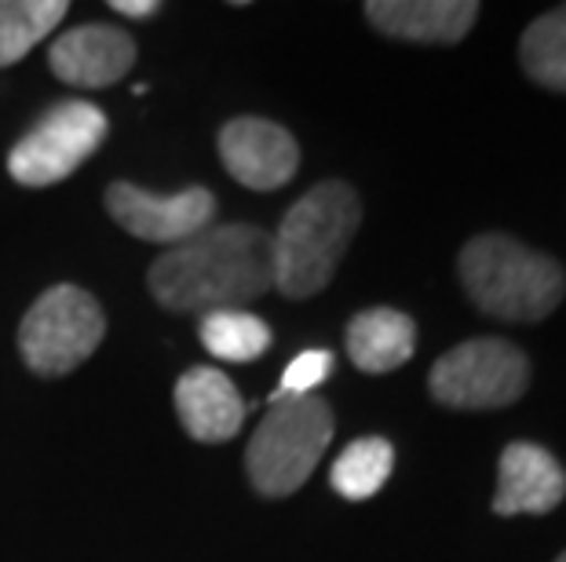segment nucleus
Segmentation results:
<instances>
[{
  "instance_id": "nucleus-1",
  "label": "nucleus",
  "mask_w": 566,
  "mask_h": 562,
  "mask_svg": "<svg viewBox=\"0 0 566 562\" xmlns=\"http://www.w3.org/2000/svg\"><path fill=\"white\" fill-rule=\"evenodd\" d=\"M150 293L176 315L238 310L274 289V245L263 226L220 223L168 248L147 274Z\"/></svg>"
},
{
  "instance_id": "nucleus-2",
  "label": "nucleus",
  "mask_w": 566,
  "mask_h": 562,
  "mask_svg": "<svg viewBox=\"0 0 566 562\" xmlns=\"http://www.w3.org/2000/svg\"><path fill=\"white\" fill-rule=\"evenodd\" d=\"M363 223V201L340 179L311 187L285 212L274 245V289L289 300L318 296L333 282L336 267Z\"/></svg>"
},
{
  "instance_id": "nucleus-3",
  "label": "nucleus",
  "mask_w": 566,
  "mask_h": 562,
  "mask_svg": "<svg viewBox=\"0 0 566 562\" xmlns=\"http://www.w3.org/2000/svg\"><path fill=\"white\" fill-rule=\"evenodd\" d=\"M457 274L468 300L501 321H541L566 296L559 263L509 234L472 237L457 256Z\"/></svg>"
},
{
  "instance_id": "nucleus-4",
  "label": "nucleus",
  "mask_w": 566,
  "mask_h": 562,
  "mask_svg": "<svg viewBox=\"0 0 566 562\" xmlns=\"http://www.w3.org/2000/svg\"><path fill=\"white\" fill-rule=\"evenodd\" d=\"M333 442V410L325 399L304 394V399L271 402L268 416L252 432L245 449L249 483L263 497H289L307 483L318 468L322 453Z\"/></svg>"
},
{
  "instance_id": "nucleus-5",
  "label": "nucleus",
  "mask_w": 566,
  "mask_h": 562,
  "mask_svg": "<svg viewBox=\"0 0 566 562\" xmlns=\"http://www.w3.org/2000/svg\"><path fill=\"white\" fill-rule=\"evenodd\" d=\"M106 337V315L92 293L52 285L19 326V354L38 377H66L95 354Z\"/></svg>"
},
{
  "instance_id": "nucleus-6",
  "label": "nucleus",
  "mask_w": 566,
  "mask_h": 562,
  "mask_svg": "<svg viewBox=\"0 0 566 562\" xmlns=\"http://www.w3.org/2000/svg\"><path fill=\"white\" fill-rule=\"evenodd\" d=\"M530 388V358L512 340L479 337L446 351L428 373V391L450 410H504Z\"/></svg>"
},
{
  "instance_id": "nucleus-7",
  "label": "nucleus",
  "mask_w": 566,
  "mask_h": 562,
  "mask_svg": "<svg viewBox=\"0 0 566 562\" xmlns=\"http://www.w3.org/2000/svg\"><path fill=\"white\" fill-rule=\"evenodd\" d=\"M111 121L99 106L66 99L55 103L52 110L41 114V121L33 125L8 153V172L22 187H52L70 172H77L95 150L103 147Z\"/></svg>"
},
{
  "instance_id": "nucleus-8",
  "label": "nucleus",
  "mask_w": 566,
  "mask_h": 562,
  "mask_svg": "<svg viewBox=\"0 0 566 562\" xmlns=\"http://www.w3.org/2000/svg\"><path fill=\"white\" fill-rule=\"evenodd\" d=\"M106 212L143 242L176 248L195 234L209 231L216 220V198L205 187L154 194V190H143L136 183H111L106 187Z\"/></svg>"
},
{
  "instance_id": "nucleus-9",
  "label": "nucleus",
  "mask_w": 566,
  "mask_h": 562,
  "mask_svg": "<svg viewBox=\"0 0 566 562\" xmlns=\"http://www.w3.org/2000/svg\"><path fill=\"white\" fill-rule=\"evenodd\" d=\"M220 161L249 190H282L300 169V147L268 117H234L220 128Z\"/></svg>"
},
{
  "instance_id": "nucleus-10",
  "label": "nucleus",
  "mask_w": 566,
  "mask_h": 562,
  "mask_svg": "<svg viewBox=\"0 0 566 562\" xmlns=\"http://www.w3.org/2000/svg\"><path fill=\"white\" fill-rule=\"evenodd\" d=\"M132 63H136L132 33L106 26V22L70 30L48 47V66L70 88H111L128 74Z\"/></svg>"
},
{
  "instance_id": "nucleus-11",
  "label": "nucleus",
  "mask_w": 566,
  "mask_h": 562,
  "mask_svg": "<svg viewBox=\"0 0 566 562\" xmlns=\"http://www.w3.org/2000/svg\"><path fill=\"white\" fill-rule=\"evenodd\" d=\"M566 497V471L545 446L512 442L497 460V494L493 516H548Z\"/></svg>"
},
{
  "instance_id": "nucleus-12",
  "label": "nucleus",
  "mask_w": 566,
  "mask_h": 562,
  "mask_svg": "<svg viewBox=\"0 0 566 562\" xmlns=\"http://www.w3.org/2000/svg\"><path fill=\"white\" fill-rule=\"evenodd\" d=\"M363 11L384 38L413 44H457L479 19L475 0H369Z\"/></svg>"
},
{
  "instance_id": "nucleus-13",
  "label": "nucleus",
  "mask_w": 566,
  "mask_h": 562,
  "mask_svg": "<svg viewBox=\"0 0 566 562\" xmlns=\"http://www.w3.org/2000/svg\"><path fill=\"white\" fill-rule=\"evenodd\" d=\"M176 413L198 442H227L242 432L245 402L231 377L212 365H195L176 384Z\"/></svg>"
},
{
  "instance_id": "nucleus-14",
  "label": "nucleus",
  "mask_w": 566,
  "mask_h": 562,
  "mask_svg": "<svg viewBox=\"0 0 566 562\" xmlns=\"http://www.w3.org/2000/svg\"><path fill=\"white\" fill-rule=\"evenodd\" d=\"M417 351L413 318L395 307H369L347 326V358L363 373H391Z\"/></svg>"
},
{
  "instance_id": "nucleus-15",
  "label": "nucleus",
  "mask_w": 566,
  "mask_h": 562,
  "mask_svg": "<svg viewBox=\"0 0 566 562\" xmlns=\"http://www.w3.org/2000/svg\"><path fill=\"white\" fill-rule=\"evenodd\" d=\"M66 11V0H0V70L27 59Z\"/></svg>"
},
{
  "instance_id": "nucleus-16",
  "label": "nucleus",
  "mask_w": 566,
  "mask_h": 562,
  "mask_svg": "<svg viewBox=\"0 0 566 562\" xmlns=\"http://www.w3.org/2000/svg\"><path fill=\"white\" fill-rule=\"evenodd\" d=\"M520 63L534 85L566 92V4L537 15L523 30Z\"/></svg>"
},
{
  "instance_id": "nucleus-17",
  "label": "nucleus",
  "mask_w": 566,
  "mask_h": 562,
  "mask_svg": "<svg viewBox=\"0 0 566 562\" xmlns=\"http://www.w3.org/2000/svg\"><path fill=\"white\" fill-rule=\"evenodd\" d=\"M391 468H395L391 442L380 435H366V438H355L352 446L333 460L329 483L336 494L347 500H369V497H377L384 483L391 478Z\"/></svg>"
},
{
  "instance_id": "nucleus-18",
  "label": "nucleus",
  "mask_w": 566,
  "mask_h": 562,
  "mask_svg": "<svg viewBox=\"0 0 566 562\" xmlns=\"http://www.w3.org/2000/svg\"><path fill=\"white\" fill-rule=\"evenodd\" d=\"M198 337L220 362H256L271 347V326L249 310H216L201 318Z\"/></svg>"
},
{
  "instance_id": "nucleus-19",
  "label": "nucleus",
  "mask_w": 566,
  "mask_h": 562,
  "mask_svg": "<svg viewBox=\"0 0 566 562\" xmlns=\"http://www.w3.org/2000/svg\"><path fill=\"white\" fill-rule=\"evenodd\" d=\"M329 373H333V351H304V354H296L293 362L285 365L282 384H279V391H274L271 402L304 399V394L315 391L322 380H329Z\"/></svg>"
},
{
  "instance_id": "nucleus-20",
  "label": "nucleus",
  "mask_w": 566,
  "mask_h": 562,
  "mask_svg": "<svg viewBox=\"0 0 566 562\" xmlns=\"http://www.w3.org/2000/svg\"><path fill=\"white\" fill-rule=\"evenodd\" d=\"M111 8L117 11V15H128V19H150L161 11L158 0H114Z\"/></svg>"
},
{
  "instance_id": "nucleus-21",
  "label": "nucleus",
  "mask_w": 566,
  "mask_h": 562,
  "mask_svg": "<svg viewBox=\"0 0 566 562\" xmlns=\"http://www.w3.org/2000/svg\"><path fill=\"white\" fill-rule=\"evenodd\" d=\"M556 562H566V552H563V555H559V559H556Z\"/></svg>"
}]
</instances>
